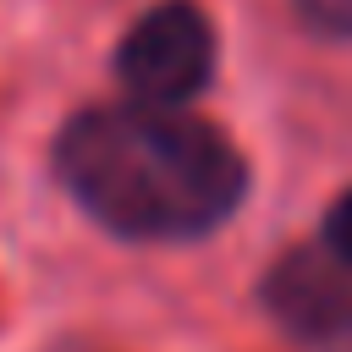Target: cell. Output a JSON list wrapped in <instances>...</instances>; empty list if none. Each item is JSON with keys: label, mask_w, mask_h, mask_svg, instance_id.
<instances>
[{"label": "cell", "mask_w": 352, "mask_h": 352, "mask_svg": "<svg viewBox=\"0 0 352 352\" xmlns=\"http://www.w3.org/2000/svg\"><path fill=\"white\" fill-rule=\"evenodd\" d=\"M55 176L121 242H198L248 198V165L220 126L132 99L77 110L55 138Z\"/></svg>", "instance_id": "6da1fadb"}, {"label": "cell", "mask_w": 352, "mask_h": 352, "mask_svg": "<svg viewBox=\"0 0 352 352\" xmlns=\"http://www.w3.org/2000/svg\"><path fill=\"white\" fill-rule=\"evenodd\" d=\"M214 77V28L198 0H154L116 44V82L132 104L182 110Z\"/></svg>", "instance_id": "7a4b0ae2"}, {"label": "cell", "mask_w": 352, "mask_h": 352, "mask_svg": "<svg viewBox=\"0 0 352 352\" xmlns=\"http://www.w3.org/2000/svg\"><path fill=\"white\" fill-rule=\"evenodd\" d=\"M264 314L302 352H352V275L324 253H286L258 280Z\"/></svg>", "instance_id": "3957f363"}, {"label": "cell", "mask_w": 352, "mask_h": 352, "mask_svg": "<svg viewBox=\"0 0 352 352\" xmlns=\"http://www.w3.org/2000/svg\"><path fill=\"white\" fill-rule=\"evenodd\" d=\"M319 236H324V253L352 275V187L324 209V231H319Z\"/></svg>", "instance_id": "277c9868"}, {"label": "cell", "mask_w": 352, "mask_h": 352, "mask_svg": "<svg viewBox=\"0 0 352 352\" xmlns=\"http://www.w3.org/2000/svg\"><path fill=\"white\" fill-rule=\"evenodd\" d=\"M297 11H302L319 33L352 38V0H297Z\"/></svg>", "instance_id": "5b68a950"}]
</instances>
